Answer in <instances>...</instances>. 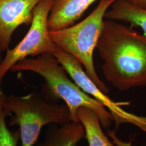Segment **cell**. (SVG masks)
<instances>
[{
	"instance_id": "6da1fadb",
	"label": "cell",
	"mask_w": 146,
	"mask_h": 146,
	"mask_svg": "<svg viewBox=\"0 0 146 146\" xmlns=\"http://www.w3.org/2000/svg\"><path fill=\"white\" fill-rule=\"evenodd\" d=\"M96 48L104 78L115 88L146 86V36L132 27L104 20Z\"/></svg>"
},
{
	"instance_id": "9c48e42d",
	"label": "cell",
	"mask_w": 146,
	"mask_h": 146,
	"mask_svg": "<svg viewBox=\"0 0 146 146\" xmlns=\"http://www.w3.org/2000/svg\"><path fill=\"white\" fill-rule=\"evenodd\" d=\"M84 137V128L80 121L53 123L47 129L43 140L36 146H76Z\"/></svg>"
},
{
	"instance_id": "7a4b0ae2",
	"label": "cell",
	"mask_w": 146,
	"mask_h": 146,
	"mask_svg": "<svg viewBox=\"0 0 146 146\" xmlns=\"http://www.w3.org/2000/svg\"><path fill=\"white\" fill-rule=\"evenodd\" d=\"M10 70L13 72L29 71L41 75L52 94L63 100L68 106L73 121H78L76 111L84 107L96 113L104 129H108L111 125L114 119L109 110L68 78L64 68L51 53H43L35 58H26L14 65Z\"/></svg>"
},
{
	"instance_id": "9a60e30c",
	"label": "cell",
	"mask_w": 146,
	"mask_h": 146,
	"mask_svg": "<svg viewBox=\"0 0 146 146\" xmlns=\"http://www.w3.org/2000/svg\"><path fill=\"white\" fill-rule=\"evenodd\" d=\"M1 84L2 83H0V109H3L4 104L7 97L3 90Z\"/></svg>"
},
{
	"instance_id": "277c9868",
	"label": "cell",
	"mask_w": 146,
	"mask_h": 146,
	"mask_svg": "<svg viewBox=\"0 0 146 146\" xmlns=\"http://www.w3.org/2000/svg\"><path fill=\"white\" fill-rule=\"evenodd\" d=\"M3 110L12 114L10 125L20 127L21 146H34L44 125L73 121L66 104L47 102L37 93L7 97Z\"/></svg>"
},
{
	"instance_id": "5bb4252c",
	"label": "cell",
	"mask_w": 146,
	"mask_h": 146,
	"mask_svg": "<svg viewBox=\"0 0 146 146\" xmlns=\"http://www.w3.org/2000/svg\"><path fill=\"white\" fill-rule=\"evenodd\" d=\"M131 5L137 7L146 9V0H125Z\"/></svg>"
},
{
	"instance_id": "8fae6325",
	"label": "cell",
	"mask_w": 146,
	"mask_h": 146,
	"mask_svg": "<svg viewBox=\"0 0 146 146\" xmlns=\"http://www.w3.org/2000/svg\"><path fill=\"white\" fill-rule=\"evenodd\" d=\"M76 116L84 125L85 139L89 146H115L103 132L99 118L93 110L81 107L78 108Z\"/></svg>"
},
{
	"instance_id": "5b68a950",
	"label": "cell",
	"mask_w": 146,
	"mask_h": 146,
	"mask_svg": "<svg viewBox=\"0 0 146 146\" xmlns=\"http://www.w3.org/2000/svg\"><path fill=\"white\" fill-rule=\"evenodd\" d=\"M53 0H41L34 8L31 27L26 35L15 47L8 49L0 64V83L14 65L27 57L50 52L55 43L49 36L48 19Z\"/></svg>"
},
{
	"instance_id": "30bf717a",
	"label": "cell",
	"mask_w": 146,
	"mask_h": 146,
	"mask_svg": "<svg viewBox=\"0 0 146 146\" xmlns=\"http://www.w3.org/2000/svg\"><path fill=\"white\" fill-rule=\"evenodd\" d=\"M104 14L107 20L123 21L131 27H139L146 36V9L132 5L125 0H116L112 3Z\"/></svg>"
},
{
	"instance_id": "8992f818",
	"label": "cell",
	"mask_w": 146,
	"mask_h": 146,
	"mask_svg": "<svg viewBox=\"0 0 146 146\" xmlns=\"http://www.w3.org/2000/svg\"><path fill=\"white\" fill-rule=\"evenodd\" d=\"M50 53L58 59L78 87L86 93L92 95L93 98L108 108L113 117L116 129L121 125L129 123L146 132V117L134 115L123 110L122 106L129 105V102H116L110 99L89 78L83 69L82 63L77 58L65 52L56 44Z\"/></svg>"
},
{
	"instance_id": "4fadbf2b",
	"label": "cell",
	"mask_w": 146,
	"mask_h": 146,
	"mask_svg": "<svg viewBox=\"0 0 146 146\" xmlns=\"http://www.w3.org/2000/svg\"><path fill=\"white\" fill-rule=\"evenodd\" d=\"M116 129L114 130L110 131L108 130L107 132V135L111 137L113 140L112 142L113 144H114L116 146H132V142L131 141L128 142H125L121 140L120 139H119L116 135Z\"/></svg>"
},
{
	"instance_id": "ba28073f",
	"label": "cell",
	"mask_w": 146,
	"mask_h": 146,
	"mask_svg": "<svg viewBox=\"0 0 146 146\" xmlns=\"http://www.w3.org/2000/svg\"><path fill=\"white\" fill-rule=\"evenodd\" d=\"M96 1L53 0L48 19L49 31H55L73 26Z\"/></svg>"
},
{
	"instance_id": "2e32d148",
	"label": "cell",
	"mask_w": 146,
	"mask_h": 146,
	"mask_svg": "<svg viewBox=\"0 0 146 146\" xmlns=\"http://www.w3.org/2000/svg\"><path fill=\"white\" fill-rule=\"evenodd\" d=\"M2 58H1V56H0V64L1 63V62H2Z\"/></svg>"
},
{
	"instance_id": "52a82bcc",
	"label": "cell",
	"mask_w": 146,
	"mask_h": 146,
	"mask_svg": "<svg viewBox=\"0 0 146 146\" xmlns=\"http://www.w3.org/2000/svg\"><path fill=\"white\" fill-rule=\"evenodd\" d=\"M41 0H0V52L8 49L14 31L31 25L33 11Z\"/></svg>"
},
{
	"instance_id": "3957f363",
	"label": "cell",
	"mask_w": 146,
	"mask_h": 146,
	"mask_svg": "<svg viewBox=\"0 0 146 146\" xmlns=\"http://www.w3.org/2000/svg\"><path fill=\"white\" fill-rule=\"evenodd\" d=\"M116 1L100 0L94 11L81 22L66 28L49 31L52 42L77 58L85 68L89 78L105 94L109 93L110 89L96 72L93 52L102 30L104 14Z\"/></svg>"
},
{
	"instance_id": "7c38bea8",
	"label": "cell",
	"mask_w": 146,
	"mask_h": 146,
	"mask_svg": "<svg viewBox=\"0 0 146 146\" xmlns=\"http://www.w3.org/2000/svg\"><path fill=\"white\" fill-rule=\"evenodd\" d=\"M9 113L3 109H0V146H17L20 137V130L9 131L6 125L5 119Z\"/></svg>"
}]
</instances>
